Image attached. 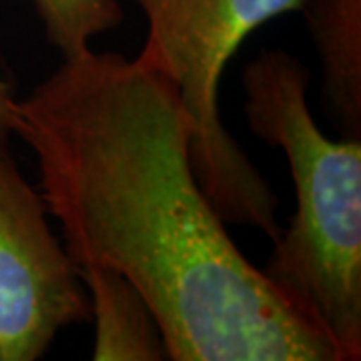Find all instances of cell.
<instances>
[{
	"label": "cell",
	"instance_id": "cell-3",
	"mask_svg": "<svg viewBox=\"0 0 361 361\" xmlns=\"http://www.w3.org/2000/svg\"><path fill=\"white\" fill-rule=\"evenodd\" d=\"M147 18L137 61L177 90L189 125L195 177L225 223L259 229L275 243L277 195L219 115V85L247 37L301 0H135Z\"/></svg>",
	"mask_w": 361,
	"mask_h": 361
},
{
	"label": "cell",
	"instance_id": "cell-8",
	"mask_svg": "<svg viewBox=\"0 0 361 361\" xmlns=\"http://www.w3.org/2000/svg\"><path fill=\"white\" fill-rule=\"evenodd\" d=\"M16 127H18L16 97L8 80L0 77V135L8 137L16 133Z\"/></svg>",
	"mask_w": 361,
	"mask_h": 361
},
{
	"label": "cell",
	"instance_id": "cell-4",
	"mask_svg": "<svg viewBox=\"0 0 361 361\" xmlns=\"http://www.w3.org/2000/svg\"><path fill=\"white\" fill-rule=\"evenodd\" d=\"M90 322L78 267L0 135V361H37L56 336Z\"/></svg>",
	"mask_w": 361,
	"mask_h": 361
},
{
	"label": "cell",
	"instance_id": "cell-5",
	"mask_svg": "<svg viewBox=\"0 0 361 361\" xmlns=\"http://www.w3.org/2000/svg\"><path fill=\"white\" fill-rule=\"evenodd\" d=\"M322 65L325 115L343 139H361V0H301Z\"/></svg>",
	"mask_w": 361,
	"mask_h": 361
},
{
	"label": "cell",
	"instance_id": "cell-6",
	"mask_svg": "<svg viewBox=\"0 0 361 361\" xmlns=\"http://www.w3.org/2000/svg\"><path fill=\"white\" fill-rule=\"evenodd\" d=\"M94 323V361H165L167 349L139 289L118 271L99 265L78 267Z\"/></svg>",
	"mask_w": 361,
	"mask_h": 361
},
{
	"label": "cell",
	"instance_id": "cell-2",
	"mask_svg": "<svg viewBox=\"0 0 361 361\" xmlns=\"http://www.w3.org/2000/svg\"><path fill=\"white\" fill-rule=\"evenodd\" d=\"M249 130L289 163L295 213L263 275L336 349L361 360V139H329L315 123L311 71L283 49L243 68Z\"/></svg>",
	"mask_w": 361,
	"mask_h": 361
},
{
	"label": "cell",
	"instance_id": "cell-1",
	"mask_svg": "<svg viewBox=\"0 0 361 361\" xmlns=\"http://www.w3.org/2000/svg\"><path fill=\"white\" fill-rule=\"evenodd\" d=\"M16 113L66 253L139 289L167 360L337 361L235 245L195 177L185 111L161 73L89 49L16 99Z\"/></svg>",
	"mask_w": 361,
	"mask_h": 361
},
{
	"label": "cell",
	"instance_id": "cell-7",
	"mask_svg": "<svg viewBox=\"0 0 361 361\" xmlns=\"http://www.w3.org/2000/svg\"><path fill=\"white\" fill-rule=\"evenodd\" d=\"M44 39L63 59L89 51L92 39L123 23L125 14L116 0H32Z\"/></svg>",
	"mask_w": 361,
	"mask_h": 361
}]
</instances>
